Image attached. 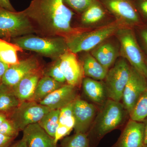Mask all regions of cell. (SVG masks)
<instances>
[{"label":"cell","instance_id":"1","mask_svg":"<svg viewBox=\"0 0 147 147\" xmlns=\"http://www.w3.org/2000/svg\"><path fill=\"white\" fill-rule=\"evenodd\" d=\"M23 11L46 34L65 37L77 32L70 25L74 13L63 0H32Z\"/></svg>","mask_w":147,"mask_h":147},{"label":"cell","instance_id":"2","mask_svg":"<svg viewBox=\"0 0 147 147\" xmlns=\"http://www.w3.org/2000/svg\"><path fill=\"white\" fill-rule=\"evenodd\" d=\"M127 115L129 114L122 103L107 99L98 112L88 134L91 147L97 146L106 134L121 126Z\"/></svg>","mask_w":147,"mask_h":147},{"label":"cell","instance_id":"3","mask_svg":"<svg viewBox=\"0 0 147 147\" xmlns=\"http://www.w3.org/2000/svg\"><path fill=\"white\" fill-rule=\"evenodd\" d=\"M117 21L91 31L76 32L65 37L68 50L74 54L93 50L116 34L122 26Z\"/></svg>","mask_w":147,"mask_h":147},{"label":"cell","instance_id":"4","mask_svg":"<svg viewBox=\"0 0 147 147\" xmlns=\"http://www.w3.org/2000/svg\"><path fill=\"white\" fill-rule=\"evenodd\" d=\"M12 39L13 43L21 49L34 51L53 59H59L69 50L62 36L43 38L27 35Z\"/></svg>","mask_w":147,"mask_h":147},{"label":"cell","instance_id":"5","mask_svg":"<svg viewBox=\"0 0 147 147\" xmlns=\"http://www.w3.org/2000/svg\"><path fill=\"white\" fill-rule=\"evenodd\" d=\"M116 34L120 43L121 57L147 79L146 57L137 42L133 30L131 28L122 27Z\"/></svg>","mask_w":147,"mask_h":147},{"label":"cell","instance_id":"6","mask_svg":"<svg viewBox=\"0 0 147 147\" xmlns=\"http://www.w3.org/2000/svg\"><path fill=\"white\" fill-rule=\"evenodd\" d=\"M35 29L24 11H11L0 7V38H15L32 33Z\"/></svg>","mask_w":147,"mask_h":147},{"label":"cell","instance_id":"7","mask_svg":"<svg viewBox=\"0 0 147 147\" xmlns=\"http://www.w3.org/2000/svg\"><path fill=\"white\" fill-rule=\"evenodd\" d=\"M131 72V65L123 58L108 69L104 84L108 99L120 102Z\"/></svg>","mask_w":147,"mask_h":147},{"label":"cell","instance_id":"8","mask_svg":"<svg viewBox=\"0 0 147 147\" xmlns=\"http://www.w3.org/2000/svg\"><path fill=\"white\" fill-rule=\"evenodd\" d=\"M51 110L39 102L32 100L23 101L11 112L9 119L19 131H23L28 125L38 123Z\"/></svg>","mask_w":147,"mask_h":147},{"label":"cell","instance_id":"9","mask_svg":"<svg viewBox=\"0 0 147 147\" xmlns=\"http://www.w3.org/2000/svg\"><path fill=\"white\" fill-rule=\"evenodd\" d=\"M118 22L125 27L132 28L142 26V21L134 0H102Z\"/></svg>","mask_w":147,"mask_h":147},{"label":"cell","instance_id":"10","mask_svg":"<svg viewBox=\"0 0 147 147\" xmlns=\"http://www.w3.org/2000/svg\"><path fill=\"white\" fill-rule=\"evenodd\" d=\"M147 90V79L131 66L130 76L123 94V105L129 115L139 98Z\"/></svg>","mask_w":147,"mask_h":147},{"label":"cell","instance_id":"11","mask_svg":"<svg viewBox=\"0 0 147 147\" xmlns=\"http://www.w3.org/2000/svg\"><path fill=\"white\" fill-rule=\"evenodd\" d=\"M72 111L75 133L88 134L97 115V108L92 103L78 98L73 102Z\"/></svg>","mask_w":147,"mask_h":147},{"label":"cell","instance_id":"12","mask_svg":"<svg viewBox=\"0 0 147 147\" xmlns=\"http://www.w3.org/2000/svg\"><path fill=\"white\" fill-rule=\"evenodd\" d=\"M144 127L142 122L130 119L121 133L117 141L111 147H143Z\"/></svg>","mask_w":147,"mask_h":147},{"label":"cell","instance_id":"13","mask_svg":"<svg viewBox=\"0 0 147 147\" xmlns=\"http://www.w3.org/2000/svg\"><path fill=\"white\" fill-rule=\"evenodd\" d=\"M76 87L63 85L39 102L50 110H60L74 102L78 98Z\"/></svg>","mask_w":147,"mask_h":147},{"label":"cell","instance_id":"14","mask_svg":"<svg viewBox=\"0 0 147 147\" xmlns=\"http://www.w3.org/2000/svg\"><path fill=\"white\" fill-rule=\"evenodd\" d=\"M60 67L69 85L76 87L83 81L84 73L82 64L78 61L75 54L69 50L59 58Z\"/></svg>","mask_w":147,"mask_h":147},{"label":"cell","instance_id":"15","mask_svg":"<svg viewBox=\"0 0 147 147\" xmlns=\"http://www.w3.org/2000/svg\"><path fill=\"white\" fill-rule=\"evenodd\" d=\"M38 68V63L35 58L19 61L18 64L9 66L3 76L1 83L12 88L26 75L36 71Z\"/></svg>","mask_w":147,"mask_h":147},{"label":"cell","instance_id":"16","mask_svg":"<svg viewBox=\"0 0 147 147\" xmlns=\"http://www.w3.org/2000/svg\"><path fill=\"white\" fill-rule=\"evenodd\" d=\"M23 131V138L27 147H57L54 138L47 134L38 123L28 125Z\"/></svg>","mask_w":147,"mask_h":147},{"label":"cell","instance_id":"17","mask_svg":"<svg viewBox=\"0 0 147 147\" xmlns=\"http://www.w3.org/2000/svg\"><path fill=\"white\" fill-rule=\"evenodd\" d=\"M39 80V75L35 71L26 75L12 87L13 93L20 102L32 100Z\"/></svg>","mask_w":147,"mask_h":147},{"label":"cell","instance_id":"18","mask_svg":"<svg viewBox=\"0 0 147 147\" xmlns=\"http://www.w3.org/2000/svg\"><path fill=\"white\" fill-rule=\"evenodd\" d=\"M117 47L110 42L103 41L92 50L91 55L106 69L114 64L118 56Z\"/></svg>","mask_w":147,"mask_h":147},{"label":"cell","instance_id":"19","mask_svg":"<svg viewBox=\"0 0 147 147\" xmlns=\"http://www.w3.org/2000/svg\"><path fill=\"white\" fill-rule=\"evenodd\" d=\"M82 87L84 94L92 102L102 105L107 100L105 86L101 82L86 77L83 79Z\"/></svg>","mask_w":147,"mask_h":147},{"label":"cell","instance_id":"20","mask_svg":"<svg viewBox=\"0 0 147 147\" xmlns=\"http://www.w3.org/2000/svg\"><path fill=\"white\" fill-rule=\"evenodd\" d=\"M73 102L60 109L59 125L54 137V141L57 144L58 141L69 134L74 128L75 120L72 111Z\"/></svg>","mask_w":147,"mask_h":147},{"label":"cell","instance_id":"21","mask_svg":"<svg viewBox=\"0 0 147 147\" xmlns=\"http://www.w3.org/2000/svg\"><path fill=\"white\" fill-rule=\"evenodd\" d=\"M82 66L84 75L98 81L105 79L108 70L90 54L84 57Z\"/></svg>","mask_w":147,"mask_h":147},{"label":"cell","instance_id":"22","mask_svg":"<svg viewBox=\"0 0 147 147\" xmlns=\"http://www.w3.org/2000/svg\"><path fill=\"white\" fill-rule=\"evenodd\" d=\"M62 86V84L57 82L50 76H45L39 79L31 100L39 102Z\"/></svg>","mask_w":147,"mask_h":147},{"label":"cell","instance_id":"23","mask_svg":"<svg viewBox=\"0 0 147 147\" xmlns=\"http://www.w3.org/2000/svg\"><path fill=\"white\" fill-rule=\"evenodd\" d=\"M21 103L16 97L12 88L1 83L0 84V112H12Z\"/></svg>","mask_w":147,"mask_h":147},{"label":"cell","instance_id":"24","mask_svg":"<svg viewBox=\"0 0 147 147\" xmlns=\"http://www.w3.org/2000/svg\"><path fill=\"white\" fill-rule=\"evenodd\" d=\"M21 48L14 43L0 38V57L1 61L9 65L19 63L17 53Z\"/></svg>","mask_w":147,"mask_h":147},{"label":"cell","instance_id":"25","mask_svg":"<svg viewBox=\"0 0 147 147\" xmlns=\"http://www.w3.org/2000/svg\"><path fill=\"white\" fill-rule=\"evenodd\" d=\"M60 110H52L49 111L38 123L47 134L53 138L59 125Z\"/></svg>","mask_w":147,"mask_h":147},{"label":"cell","instance_id":"26","mask_svg":"<svg viewBox=\"0 0 147 147\" xmlns=\"http://www.w3.org/2000/svg\"><path fill=\"white\" fill-rule=\"evenodd\" d=\"M105 15L103 8L95 1L83 12L82 21L83 24L87 25L95 24L102 20Z\"/></svg>","mask_w":147,"mask_h":147},{"label":"cell","instance_id":"27","mask_svg":"<svg viewBox=\"0 0 147 147\" xmlns=\"http://www.w3.org/2000/svg\"><path fill=\"white\" fill-rule=\"evenodd\" d=\"M61 147H91L88 134L75 133L73 135L63 138Z\"/></svg>","mask_w":147,"mask_h":147},{"label":"cell","instance_id":"28","mask_svg":"<svg viewBox=\"0 0 147 147\" xmlns=\"http://www.w3.org/2000/svg\"><path fill=\"white\" fill-rule=\"evenodd\" d=\"M130 119L142 122L147 117V90L143 94L129 115Z\"/></svg>","mask_w":147,"mask_h":147},{"label":"cell","instance_id":"29","mask_svg":"<svg viewBox=\"0 0 147 147\" xmlns=\"http://www.w3.org/2000/svg\"><path fill=\"white\" fill-rule=\"evenodd\" d=\"M60 64V61L59 58L49 69L45 76H50L57 82L63 84L66 82V79L61 69Z\"/></svg>","mask_w":147,"mask_h":147},{"label":"cell","instance_id":"30","mask_svg":"<svg viewBox=\"0 0 147 147\" xmlns=\"http://www.w3.org/2000/svg\"><path fill=\"white\" fill-rule=\"evenodd\" d=\"M65 3L78 12H84L96 0H63Z\"/></svg>","mask_w":147,"mask_h":147},{"label":"cell","instance_id":"31","mask_svg":"<svg viewBox=\"0 0 147 147\" xmlns=\"http://www.w3.org/2000/svg\"><path fill=\"white\" fill-rule=\"evenodd\" d=\"M19 131L13 122L8 118L0 124V134L3 135L15 138Z\"/></svg>","mask_w":147,"mask_h":147},{"label":"cell","instance_id":"32","mask_svg":"<svg viewBox=\"0 0 147 147\" xmlns=\"http://www.w3.org/2000/svg\"><path fill=\"white\" fill-rule=\"evenodd\" d=\"M134 2L140 16L147 20V0H134Z\"/></svg>","mask_w":147,"mask_h":147},{"label":"cell","instance_id":"33","mask_svg":"<svg viewBox=\"0 0 147 147\" xmlns=\"http://www.w3.org/2000/svg\"><path fill=\"white\" fill-rule=\"evenodd\" d=\"M14 138L0 134V147H9Z\"/></svg>","mask_w":147,"mask_h":147},{"label":"cell","instance_id":"34","mask_svg":"<svg viewBox=\"0 0 147 147\" xmlns=\"http://www.w3.org/2000/svg\"><path fill=\"white\" fill-rule=\"evenodd\" d=\"M0 7L11 11H16L11 3L10 0H0Z\"/></svg>","mask_w":147,"mask_h":147},{"label":"cell","instance_id":"35","mask_svg":"<svg viewBox=\"0 0 147 147\" xmlns=\"http://www.w3.org/2000/svg\"><path fill=\"white\" fill-rule=\"evenodd\" d=\"M140 36L147 50V26L143 27L140 31Z\"/></svg>","mask_w":147,"mask_h":147},{"label":"cell","instance_id":"36","mask_svg":"<svg viewBox=\"0 0 147 147\" xmlns=\"http://www.w3.org/2000/svg\"><path fill=\"white\" fill-rule=\"evenodd\" d=\"M9 65L0 61V84L2 82L3 76Z\"/></svg>","mask_w":147,"mask_h":147},{"label":"cell","instance_id":"37","mask_svg":"<svg viewBox=\"0 0 147 147\" xmlns=\"http://www.w3.org/2000/svg\"><path fill=\"white\" fill-rule=\"evenodd\" d=\"M9 147H27L26 143L23 138Z\"/></svg>","mask_w":147,"mask_h":147},{"label":"cell","instance_id":"38","mask_svg":"<svg viewBox=\"0 0 147 147\" xmlns=\"http://www.w3.org/2000/svg\"><path fill=\"white\" fill-rule=\"evenodd\" d=\"M142 122L144 127V145L147 144V117Z\"/></svg>","mask_w":147,"mask_h":147},{"label":"cell","instance_id":"39","mask_svg":"<svg viewBox=\"0 0 147 147\" xmlns=\"http://www.w3.org/2000/svg\"><path fill=\"white\" fill-rule=\"evenodd\" d=\"M7 115L5 113L0 112V124L7 119Z\"/></svg>","mask_w":147,"mask_h":147},{"label":"cell","instance_id":"40","mask_svg":"<svg viewBox=\"0 0 147 147\" xmlns=\"http://www.w3.org/2000/svg\"><path fill=\"white\" fill-rule=\"evenodd\" d=\"M146 62L147 66V58H146Z\"/></svg>","mask_w":147,"mask_h":147},{"label":"cell","instance_id":"41","mask_svg":"<svg viewBox=\"0 0 147 147\" xmlns=\"http://www.w3.org/2000/svg\"><path fill=\"white\" fill-rule=\"evenodd\" d=\"M147 147V144L144 145V147Z\"/></svg>","mask_w":147,"mask_h":147},{"label":"cell","instance_id":"42","mask_svg":"<svg viewBox=\"0 0 147 147\" xmlns=\"http://www.w3.org/2000/svg\"><path fill=\"white\" fill-rule=\"evenodd\" d=\"M0 61H1V57H0Z\"/></svg>","mask_w":147,"mask_h":147}]
</instances>
